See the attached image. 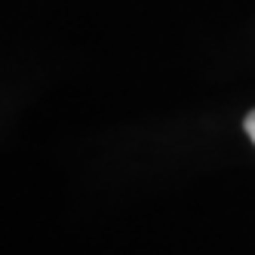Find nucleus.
Listing matches in <instances>:
<instances>
[{
  "label": "nucleus",
  "mask_w": 255,
  "mask_h": 255,
  "mask_svg": "<svg viewBox=\"0 0 255 255\" xmlns=\"http://www.w3.org/2000/svg\"><path fill=\"white\" fill-rule=\"evenodd\" d=\"M243 126H246V135H249V138H252V144H255V111L246 117V123H243Z\"/></svg>",
  "instance_id": "f257e3e1"
}]
</instances>
